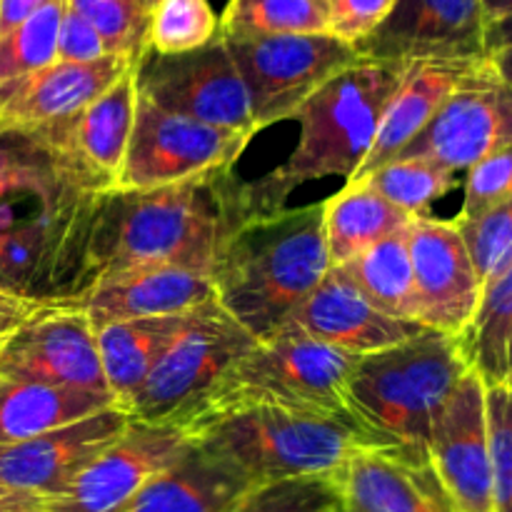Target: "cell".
I'll return each instance as SVG.
<instances>
[{"instance_id": "cell-1", "label": "cell", "mask_w": 512, "mask_h": 512, "mask_svg": "<svg viewBox=\"0 0 512 512\" xmlns=\"http://www.w3.org/2000/svg\"><path fill=\"white\" fill-rule=\"evenodd\" d=\"M245 220L243 180L233 170L168 188L105 190L90 235L88 290L140 268L208 273L218 245Z\"/></svg>"}, {"instance_id": "cell-2", "label": "cell", "mask_w": 512, "mask_h": 512, "mask_svg": "<svg viewBox=\"0 0 512 512\" xmlns=\"http://www.w3.org/2000/svg\"><path fill=\"white\" fill-rule=\"evenodd\" d=\"M328 273L323 203L245 220L208 270L215 303L255 340L278 333Z\"/></svg>"}, {"instance_id": "cell-3", "label": "cell", "mask_w": 512, "mask_h": 512, "mask_svg": "<svg viewBox=\"0 0 512 512\" xmlns=\"http://www.w3.org/2000/svg\"><path fill=\"white\" fill-rule=\"evenodd\" d=\"M100 193L60 163L30 170L0 190V288L60 303L88 290V253Z\"/></svg>"}, {"instance_id": "cell-4", "label": "cell", "mask_w": 512, "mask_h": 512, "mask_svg": "<svg viewBox=\"0 0 512 512\" xmlns=\"http://www.w3.org/2000/svg\"><path fill=\"white\" fill-rule=\"evenodd\" d=\"M190 443L208 450L250 483L330 480L363 448L383 445L355 418L280 405H228L185 425Z\"/></svg>"}, {"instance_id": "cell-5", "label": "cell", "mask_w": 512, "mask_h": 512, "mask_svg": "<svg viewBox=\"0 0 512 512\" xmlns=\"http://www.w3.org/2000/svg\"><path fill=\"white\" fill-rule=\"evenodd\" d=\"M405 68L358 60L315 90L295 113L300 138L290 158L265 178L243 185L250 215L260 218L278 213L288 195L310 180L333 175L353 178L373 145L385 105L393 98Z\"/></svg>"}, {"instance_id": "cell-6", "label": "cell", "mask_w": 512, "mask_h": 512, "mask_svg": "<svg viewBox=\"0 0 512 512\" xmlns=\"http://www.w3.org/2000/svg\"><path fill=\"white\" fill-rule=\"evenodd\" d=\"M468 370L463 338L425 328L405 343L358 358L348 383L350 415L385 453L430 463V430Z\"/></svg>"}, {"instance_id": "cell-7", "label": "cell", "mask_w": 512, "mask_h": 512, "mask_svg": "<svg viewBox=\"0 0 512 512\" xmlns=\"http://www.w3.org/2000/svg\"><path fill=\"white\" fill-rule=\"evenodd\" d=\"M355 363L358 355L330 348L285 325L270 338L255 340L253 348L230 368L200 415L228 405L260 403L353 418L348 408V383Z\"/></svg>"}, {"instance_id": "cell-8", "label": "cell", "mask_w": 512, "mask_h": 512, "mask_svg": "<svg viewBox=\"0 0 512 512\" xmlns=\"http://www.w3.org/2000/svg\"><path fill=\"white\" fill-rule=\"evenodd\" d=\"M255 338L215 300L190 313L173 343L143 380L123 413L153 425H185L203 413L208 400Z\"/></svg>"}, {"instance_id": "cell-9", "label": "cell", "mask_w": 512, "mask_h": 512, "mask_svg": "<svg viewBox=\"0 0 512 512\" xmlns=\"http://www.w3.org/2000/svg\"><path fill=\"white\" fill-rule=\"evenodd\" d=\"M253 138L168 113L138 93L128 153L113 190H155L230 173Z\"/></svg>"}, {"instance_id": "cell-10", "label": "cell", "mask_w": 512, "mask_h": 512, "mask_svg": "<svg viewBox=\"0 0 512 512\" xmlns=\"http://www.w3.org/2000/svg\"><path fill=\"white\" fill-rule=\"evenodd\" d=\"M225 45L248 90L258 133L280 120L295 118L315 90L363 60L353 45L330 33L225 40Z\"/></svg>"}, {"instance_id": "cell-11", "label": "cell", "mask_w": 512, "mask_h": 512, "mask_svg": "<svg viewBox=\"0 0 512 512\" xmlns=\"http://www.w3.org/2000/svg\"><path fill=\"white\" fill-rule=\"evenodd\" d=\"M138 93L168 113L185 115L215 128L255 135L248 90L228 53L225 40L180 55L145 50L135 63Z\"/></svg>"}, {"instance_id": "cell-12", "label": "cell", "mask_w": 512, "mask_h": 512, "mask_svg": "<svg viewBox=\"0 0 512 512\" xmlns=\"http://www.w3.org/2000/svg\"><path fill=\"white\" fill-rule=\"evenodd\" d=\"M512 145V85L480 60L398 158H423L458 173Z\"/></svg>"}, {"instance_id": "cell-13", "label": "cell", "mask_w": 512, "mask_h": 512, "mask_svg": "<svg viewBox=\"0 0 512 512\" xmlns=\"http://www.w3.org/2000/svg\"><path fill=\"white\" fill-rule=\"evenodd\" d=\"M0 378L110 395L95 328L75 300L48 303L0 345Z\"/></svg>"}, {"instance_id": "cell-14", "label": "cell", "mask_w": 512, "mask_h": 512, "mask_svg": "<svg viewBox=\"0 0 512 512\" xmlns=\"http://www.w3.org/2000/svg\"><path fill=\"white\" fill-rule=\"evenodd\" d=\"M483 0H395L388 18L365 40L353 45L363 60L410 65L478 63L485 50Z\"/></svg>"}, {"instance_id": "cell-15", "label": "cell", "mask_w": 512, "mask_h": 512, "mask_svg": "<svg viewBox=\"0 0 512 512\" xmlns=\"http://www.w3.org/2000/svg\"><path fill=\"white\" fill-rule=\"evenodd\" d=\"M180 425H153L130 418L128 428L90 460L73 483L48 500L55 512H123L155 478L190 450Z\"/></svg>"}, {"instance_id": "cell-16", "label": "cell", "mask_w": 512, "mask_h": 512, "mask_svg": "<svg viewBox=\"0 0 512 512\" xmlns=\"http://www.w3.org/2000/svg\"><path fill=\"white\" fill-rule=\"evenodd\" d=\"M428 458L455 512H493L485 383L468 370L430 430Z\"/></svg>"}, {"instance_id": "cell-17", "label": "cell", "mask_w": 512, "mask_h": 512, "mask_svg": "<svg viewBox=\"0 0 512 512\" xmlns=\"http://www.w3.org/2000/svg\"><path fill=\"white\" fill-rule=\"evenodd\" d=\"M138 80L135 65L105 93L68 120L33 130L55 155L65 173L83 188L105 193L115 188L133 133Z\"/></svg>"}, {"instance_id": "cell-18", "label": "cell", "mask_w": 512, "mask_h": 512, "mask_svg": "<svg viewBox=\"0 0 512 512\" xmlns=\"http://www.w3.org/2000/svg\"><path fill=\"white\" fill-rule=\"evenodd\" d=\"M408 248L420 325L460 338L478 310L483 283L458 225L430 213L418 215L408 228Z\"/></svg>"}, {"instance_id": "cell-19", "label": "cell", "mask_w": 512, "mask_h": 512, "mask_svg": "<svg viewBox=\"0 0 512 512\" xmlns=\"http://www.w3.org/2000/svg\"><path fill=\"white\" fill-rule=\"evenodd\" d=\"M128 423L130 415L113 405L53 433L0 445V495L35 498L40 503L58 498Z\"/></svg>"}, {"instance_id": "cell-20", "label": "cell", "mask_w": 512, "mask_h": 512, "mask_svg": "<svg viewBox=\"0 0 512 512\" xmlns=\"http://www.w3.org/2000/svg\"><path fill=\"white\" fill-rule=\"evenodd\" d=\"M133 65L125 55H105L93 63L55 60L38 73L10 80L0 85V128L33 133L73 118Z\"/></svg>"}, {"instance_id": "cell-21", "label": "cell", "mask_w": 512, "mask_h": 512, "mask_svg": "<svg viewBox=\"0 0 512 512\" xmlns=\"http://www.w3.org/2000/svg\"><path fill=\"white\" fill-rule=\"evenodd\" d=\"M285 325L358 358L405 343L425 330L418 323H405L380 313L333 268Z\"/></svg>"}, {"instance_id": "cell-22", "label": "cell", "mask_w": 512, "mask_h": 512, "mask_svg": "<svg viewBox=\"0 0 512 512\" xmlns=\"http://www.w3.org/2000/svg\"><path fill=\"white\" fill-rule=\"evenodd\" d=\"M210 300L215 298L208 273L185 268H140L98 280L75 303L98 330L118 320L188 313Z\"/></svg>"}, {"instance_id": "cell-23", "label": "cell", "mask_w": 512, "mask_h": 512, "mask_svg": "<svg viewBox=\"0 0 512 512\" xmlns=\"http://www.w3.org/2000/svg\"><path fill=\"white\" fill-rule=\"evenodd\" d=\"M335 488L355 512H455L433 465L378 448L358 450Z\"/></svg>"}, {"instance_id": "cell-24", "label": "cell", "mask_w": 512, "mask_h": 512, "mask_svg": "<svg viewBox=\"0 0 512 512\" xmlns=\"http://www.w3.org/2000/svg\"><path fill=\"white\" fill-rule=\"evenodd\" d=\"M473 65L475 63H438V60L410 63L400 78L398 88H395L393 98L385 105L378 133H375L363 165L355 170L348 183L365 180L370 173L398 158L423 133L425 125L433 120L445 98L453 93L455 85L463 80V75Z\"/></svg>"}, {"instance_id": "cell-25", "label": "cell", "mask_w": 512, "mask_h": 512, "mask_svg": "<svg viewBox=\"0 0 512 512\" xmlns=\"http://www.w3.org/2000/svg\"><path fill=\"white\" fill-rule=\"evenodd\" d=\"M253 488L233 465L190 445L188 453L135 495L123 512H228Z\"/></svg>"}, {"instance_id": "cell-26", "label": "cell", "mask_w": 512, "mask_h": 512, "mask_svg": "<svg viewBox=\"0 0 512 512\" xmlns=\"http://www.w3.org/2000/svg\"><path fill=\"white\" fill-rule=\"evenodd\" d=\"M190 313L163 315V318L118 320L95 330L100 365H103L108 393L115 408L125 410L135 390L143 385L153 365L165 353L175 335L188 323Z\"/></svg>"}, {"instance_id": "cell-27", "label": "cell", "mask_w": 512, "mask_h": 512, "mask_svg": "<svg viewBox=\"0 0 512 512\" xmlns=\"http://www.w3.org/2000/svg\"><path fill=\"white\" fill-rule=\"evenodd\" d=\"M105 408H113L105 393L0 378V445L53 433Z\"/></svg>"}, {"instance_id": "cell-28", "label": "cell", "mask_w": 512, "mask_h": 512, "mask_svg": "<svg viewBox=\"0 0 512 512\" xmlns=\"http://www.w3.org/2000/svg\"><path fill=\"white\" fill-rule=\"evenodd\" d=\"M413 223L410 215L390 205L368 183H345L323 203V230L330 268L343 265L380 240Z\"/></svg>"}, {"instance_id": "cell-29", "label": "cell", "mask_w": 512, "mask_h": 512, "mask_svg": "<svg viewBox=\"0 0 512 512\" xmlns=\"http://www.w3.org/2000/svg\"><path fill=\"white\" fill-rule=\"evenodd\" d=\"M410 228V225H408ZM408 228L380 240L353 260L335 265V273L348 280L380 313L405 323H418L413 263H410Z\"/></svg>"}, {"instance_id": "cell-30", "label": "cell", "mask_w": 512, "mask_h": 512, "mask_svg": "<svg viewBox=\"0 0 512 512\" xmlns=\"http://www.w3.org/2000/svg\"><path fill=\"white\" fill-rule=\"evenodd\" d=\"M460 338L470 370L485 388L512 385V265L483 285L478 310Z\"/></svg>"}, {"instance_id": "cell-31", "label": "cell", "mask_w": 512, "mask_h": 512, "mask_svg": "<svg viewBox=\"0 0 512 512\" xmlns=\"http://www.w3.org/2000/svg\"><path fill=\"white\" fill-rule=\"evenodd\" d=\"M313 33H328L323 0H230L220 18V38L225 40Z\"/></svg>"}, {"instance_id": "cell-32", "label": "cell", "mask_w": 512, "mask_h": 512, "mask_svg": "<svg viewBox=\"0 0 512 512\" xmlns=\"http://www.w3.org/2000/svg\"><path fill=\"white\" fill-rule=\"evenodd\" d=\"M353 183H368L378 195H383L390 205L403 210L410 218L428 213L435 200L455 188V173L440 168L423 158H395L370 173L365 180Z\"/></svg>"}, {"instance_id": "cell-33", "label": "cell", "mask_w": 512, "mask_h": 512, "mask_svg": "<svg viewBox=\"0 0 512 512\" xmlns=\"http://www.w3.org/2000/svg\"><path fill=\"white\" fill-rule=\"evenodd\" d=\"M220 35V18L208 0H158L150 10L145 50L180 55L205 48Z\"/></svg>"}, {"instance_id": "cell-34", "label": "cell", "mask_w": 512, "mask_h": 512, "mask_svg": "<svg viewBox=\"0 0 512 512\" xmlns=\"http://www.w3.org/2000/svg\"><path fill=\"white\" fill-rule=\"evenodd\" d=\"M63 13L65 0H53L15 30L0 35V85L55 63Z\"/></svg>"}, {"instance_id": "cell-35", "label": "cell", "mask_w": 512, "mask_h": 512, "mask_svg": "<svg viewBox=\"0 0 512 512\" xmlns=\"http://www.w3.org/2000/svg\"><path fill=\"white\" fill-rule=\"evenodd\" d=\"M68 5L98 30L110 55H125L138 63L145 53L148 0H68Z\"/></svg>"}, {"instance_id": "cell-36", "label": "cell", "mask_w": 512, "mask_h": 512, "mask_svg": "<svg viewBox=\"0 0 512 512\" xmlns=\"http://www.w3.org/2000/svg\"><path fill=\"white\" fill-rule=\"evenodd\" d=\"M480 283H490L512 265V198L473 220H455Z\"/></svg>"}, {"instance_id": "cell-37", "label": "cell", "mask_w": 512, "mask_h": 512, "mask_svg": "<svg viewBox=\"0 0 512 512\" xmlns=\"http://www.w3.org/2000/svg\"><path fill=\"white\" fill-rule=\"evenodd\" d=\"M338 503V488L330 480H283L258 485L228 512H323Z\"/></svg>"}, {"instance_id": "cell-38", "label": "cell", "mask_w": 512, "mask_h": 512, "mask_svg": "<svg viewBox=\"0 0 512 512\" xmlns=\"http://www.w3.org/2000/svg\"><path fill=\"white\" fill-rule=\"evenodd\" d=\"M488 403L493 512H512V385L485 388Z\"/></svg>"}, {"instance_id": "cell-39", "label": "cell", "mask_w": 512, "mask_h": 512, "mask_svg": "<svg viewBox=\"0 0 512 512\" xmlns=\"http://www.w3.org/2000/svg\"><path fill=\"white\" fill-rule=\"evenodd\" d=\"M512 198V145L485 155L468 168L465 198L455 220H473Z\"/></svg>"}, {"instance_id": "cell-40", "label": "cell", "mask_w": 512, "mask_h": 512, "mask_svg": "<svg viewBox=\"0 0 512 512\" xmlns=\"http://www.w3.org/2000/svg\"><path fill=\"white\" fill-rule=\"evenodd\" d=\"M395 0H328V33L348 45L368 38L393 10Z\"/></svg>"}, {"instance_id": "cell-41", "label": "cell", "mask_w": 512, "mask_h": 512, "mask_svg": "<svg viewBox=\"0 0 512 512\" xmlns=\"http://www.w3.org/2000/svg\"><path fill=\"white\" fill-rule=\"evenodd\" d=\"M60 163L58 155L35 133L0 128V190L30 170Z\"/></svg>"}, {"instance_id": "cell-42", "label": "cell", "mask_w": 512, "mask_h": 512, "mask_svg": "<svg viewBox=\"0 0 512 512\" xmlns=\"http://www.w3.org/2000/svg\"><path fill=\"white\" fill-rule=\"evenodd\" d=\"M105 55L110 53L98 30L78 10L70 8L68 0H65V13L63 20H60L55 60H60V63H93V60L105 58Z\"/></svg>"}, {"instance_id": "cell-43", "label": "cell", "mask_w": 512, "mask_h": 512, "mask_svg": "<svg viewBox=\"0 0 512 512\" xmlns=\"http://www.w3.org/2000/svg\"><path fill=\"white\" fill-rule=\"evenodd\" d=\"M48 303L35 298H25V295L10 293V290L0 288V345L20 328L28 318H33L40 308Z\"/></svg>"}, {"instance_id": "cell-44", "label": "cell", "mask_w": 512, "mask_h": 512, "mask_svg": "<svg viewBox=\"0 0 512 512\" xmlns=\"http://www.w3.org/2000/svg\"><path fill=\"white\" fill-rule=\"evenodd\" d=\"M50 3L53 0H0V35L15 30Z\"/></svg>"}, {"instance_id": "cell-45", "label": "cell", "mask_w": 512, "mask_h": 512, "mask_svg": "<svg viewBox=\"0 0 512 512\" xmlns=\"http://www.w3.org/2000/svg\"><path fill=\"white\" fill-rule=\"evenodd\" d=\"M508 45H512V13L490 23L488 30H485V50H488V55L500 48H508Z\"/></svg>"}, {"instance_id": "cell-46", "label": "cell", "mask_w": 512, "mask_h": 512, "mask_svg": "<svg viewBox=\"0 0 512 512\" xmlns=\"http://www.w3.org/2000/svg\"><path fill=\"white\" fill-rule=\"evenodd\" d=\"M488 60H490V65L495 68V73H498L505 83L512 85V45L490 53Z\"/></svg>"}, {"instance_id": "cell-47", "label": "cell", "mask_w": 512, "mask_h": 512, "mask_svg": "<svg viewBox=\"0 0 512 512\" xmlns=\"http://www.w3.org/2000/svg\"><path fill=\"white\" fill-rule=\"evenodd\" d=\"M40 500L35 498H20V495H0V512H25L30 508H38Z\"/></svg>"}, {"instance_id": "cell-48", "label": "cell", "mask_w": 512, "mask_h": 512, "mask_svg": "<svg viewBox=\"0 0 512 512\" xmlns=\"http://www.w3.org/2000/svg\"><path fill=\"white\" fill-rule=\"evenodd\" d=\"M483 10H485V20L495 23V20L505 18V15L512 13V0H483Z\"/></svg>"}, {"instance_id": "cell-49", "label": "cell", "mask_w": 512, "mask_h": 512, "mask_svg": "<svg viewBox=\"0 0 512 512\" xmlns=\"http://www.w3.org/2000/svg\"><path fill=\"white\" fill-rule=\"evenodd\" d=\"M25 512H55V510H50L48 505H38V508H30V510H25Z\"/></svg>"}, {"instance_id": "cell-50", "label": "cell", "mask_w": 512, "mask_h": 512, "mask_svg": "<svg viewBox=\"0 0 512 512\" xmlns=\"http://www.w3.org/2000/svg\"><path fill=\"white\" fill-rule=\"evenodd\" d=\"M335 512H355V510L345 508V505H343V503H338V505H335Z\"/></svg>"}, {"instance_id": "cell-51", "label": "cell", "mask_w": 512, "mask_h": 512, "mask_svg": "<svg viewBox=\"0 0 512 512\" xmlns=\"http://www.w3.org/2000/svg\"><path fill=\"white\" fill-rule=\"evenodd\" d=\"M155 3H158V0H148V8L153 10V5H155Z\"/></svg>"}, {"instance_id": "cell-52", "label": "cell", "mask_w": 512, "mask_h": 512, "mask_svg": "<svg viewBox=\"0 0 512 512\" xmlns=\"http://www.w3.org/2000/svg\"><path fill=\"white\" fill-rule=\"evenodd\" d=\"M323 512H335V505H333V508H328V510H323Z\"/></svg>"}, {"instance_id": "cell-53", "label": "cell", "mask_w": 512, "mask_h": 512, "mask_svg": "<svg viewBox=\"0 0 512 512\" xmlns=\"http://www.w3.org/2000/svg\"><path fill=\"white\" fill-rule=\"evenodd\" d=\"M323 3H328V0H323Z\"/></svg>"}]
</instances>
